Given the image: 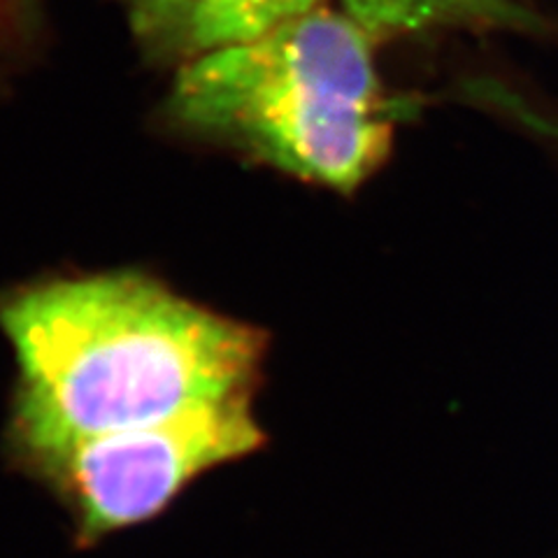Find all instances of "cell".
I'll return each instance as SVG.
<instances>
[{"label":"cell","mask_w":558,"mask_h":558,"mask_svg":"<svg viewBox=\"0 0 558 558\" xmlns=\"http://www.w3.org/2000/svg\"><path fill=\"white\" fill-rule=\"evenodd\" d=\"M554 145H556V151H558V131H556V135H554Z\"/></svg>","instance_id":"cell-7"},{"label":"cell","mask_w":558,"mask_h":558,"mask_svg":"<svg viewBox=\"0 0 558 558\" xmlns=\"http://www.w3.org/2000/svg\"><path fill=\"white\" fill-rule=\"evenodd\" d=\"M260 440L252 398H240L159 424L65 440L20 459L68 502L80 539H100L156 517L186 484L247 457Z\"/></svg>","instance_id":"cell-3"},{"label":"cell","mask_w":558,"mask_h":558,"mask_svg":"<svg viewBox=\"0 0 558 558\" xmlns=\"http://www.w3.org/2000/svg\"><path fill=\"white\" fill-rule=\"evenodd\" d=\"M338 8L375 38L435 28L543 31V16L519 0H338Z\"/></svg>","instance_id":"cell-5"},{"label":"cell","mask_w":558,"mask_h":558,"mask_svg":"<svg viewBox=\"0 0 558 558\" xmlns=\"http://www.w3.org/2000/svg\"><path fill=\"white\" fill-rule=\"evenodd\" d=\"M319 5L324 0H129V20L149 57L180 68Z\"/></svg>","instance_id":"cell-4"},{"label":"cell","mask_w":558,"mask_h":558,"mask_svg":"<svg viewBox=\"0 0 558 558\" xmlns=\"http://www.w3.org/2000/svg\"><path fill=\"white\" fill-rule=\"evenodd\" d=\"M375 35L324 5L178 68L170 124L314 186L354 191L391 151Z\"/></svg>","instance_id":"cell-2"},{"label":"cell","mask_w":558,"mask_h":558,"mask_svg":"<svg viewBox=\"0 0 558 558\" xmlns=\"http://www.w3.org/2000/svg\"><path fill=\"white\" fill-rule=\"evenodd\" d=\"M20 3V0H0V12H5V10H10L12 5H16Z\"/></svg>","instance_id":"cell-6"},{"label":"cell","mask_w":558,"mask_h":558,"mask_svg":"<svg viewBox=\"0 0 558 558\" xmlns=\"http://www.w3.org/2000/svg\"><path fill=\"white\" fill-rule=\"evenodd\" d=\"M20 457L252 398L264 336L137 272L61 277L0 299Z\"/></svg>","instance_id":"cell-1"}]
</instances>
